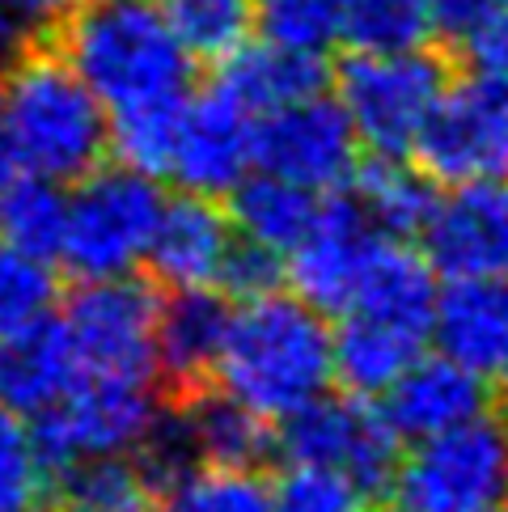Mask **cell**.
<instances>
[{"label":"cell","instance_id":"cell-6","mask_svg":"<svg viewBox=\"0 0 508 512\" xmlns=\"http://www.w3.org/2000/svg\"><path fill=\"white\" fill-rule=\"evenodd\" d=\"M445 94L449 68L428 47L352 51L335 77V98L348 111L360 144L377 157H407L420 149Z\"/></svg>","mask_w":508,"mask_h":512},{"label":"cell","instance_id":"cell-20","mask_svg":"<svg viewBox=\"0 0 508 512\" xmlns=\"http://www.w3.org/2000/svg\"><path fill=\"white\" fill-rule=\"evenodd\" d=\"M81 381V364L60 326V314L34 331L0 343V402L17 415H43Z\"/></svg>","mask_w":508,"mask_h":512},{"label":"cell","instance_id":"cell-16","mask_svg":"<svg viewBox=\"0 0 508 512\" xmlns=\"http://www.w3.org/2000/svg\"><path fill=\"white\" fill-rule=\"evenodd\" d=\"M381 411L390 415L394 432L407 445L428 441L487 415V381L445 352H424L381 394Z\"/></svg>","mask_w":508,"mask_h":512},{"label":"cell","instance_id":"cell-10","mask_svg":"<svg viewBox=\"0 0 508 512\" xmlns=\"http://www.w3.org/2000/svg\"><path fill=\"white\" fill-rule=\"evenodd\" d=\"M415 157L445 187L508 178V77L475 72L449 85Z\"/></svg>","mask_w":508,"mask_h":512},{"label":"cell","instance_id":"cell-31","mask_svg":"<svg viewBox=\"0 0 508 512\" xmlns=\"http://www.w3.org/2000/svg\"><path fill=\"white\" fill-rule=\"evenodd\" d=\"M428 34H437L428 0H352L343 43L352 51H403L424 47Z\"/></svg>","mask_w":508,"mask_h":512},{"label":"cell","instance_id":"cell-22","mask_svg":"<svg viewBox=\"0 0 508 512\" xmlns=\"http://www.w3.org/2000/svg\"><path fill=\"white\" fill-rule=\"evenodd\" d=\"M216 81H221L229 94H238L250 111L263 119L288 102L322 94L326 68H322V56H314V51H297V47L259 39V43H246L238 56H229Z\"/></svg>","mask_w":508,"mask_h":512},{"label":"cell","instance_id":"cell-19","mask_svg":"<svg viewBox=\"0 0 508 512\" xmlns=\"http://www.w3.org/2000/svg\"><path fill=\"white\" fill-rule=\"evenodd\" d=\"M229 314L233 305L216 297V288L170 292L166 297V305H161V381L174 394H195L212 386Z\"/></svg>","mask_w":508,"mask_h":512},{"label":"cell","instance_id":"cell-27","mask_svg":"<svg viewBox=\"0 0 508 512\" xmlns=\"http://www.w3.org/2000/svg\"><path fill=\"white\" fill-rule=\"evenodd\" d=\"M68 225V182L47 174H22L0 195V237L22 250L47 254L60 263V242Z\"/></svg>","mask_w":508,"mask_h":512},{"label":"cell","instance_id":"cell-24","mask_svg":"<svg viewBox=\"0 0 508 512\" xmlns=\"http://www.w3.org/2000/svg\"><path fill=\"white\" fill-rule=\"evenodd\" d=\"M424 166L415 170L403 157H377L365 161L348 182V195L360 204V212L373 221V229L390 237H420L432 208H437V187Z\"/></svg>","mask_w":508,"mask_h":512},{"label":"cell","instance_id":"cell-25","mask_svg":"<svg viewBox=\"0 0 508 512\" xmlns=\"http://www.w3.org/2000/svg\"><path fill=\"white\" fill-rule=\"evenodd\" d=\"M157 512H271V483L259 466L199 462L170 474Z\"/></svg>","mask_w":508,"mask_h":512},{"label":"cell","instance_id":"cell-1","mask_svg":"<svg viewBox=\"0 0 508 512\" xmlns=\"http://www.w3.org/2000/svg\"><path fill=\"white\" fill-rule=\"evenodd\" d=\"M335 381V326L326 309L293 288L233 301L212 390L280 428L331 394Z\"/></svg>","mask_w":508,"mask_h":512},{"label":"cell","instance_id":"cell-13","mask_svg":"<svg viewBox=\"0 0 508 512\" xmlns=\"http://www.w3.org/2000/svg\"><path fill=\"white\" fill-rule=\"evenodd\" d=\"M420 242L445 280H508V178L449 187L432 208Z\"/></svg>","mask_w":508,"mask_h":512},{"label":"cell","instance_id":"cell-5","mask_svg":"<svg viewBox=\"0 0 508 512\" xmlns=\"http://www.w3.org/2000/svg\"><path fill=\"white\" fill-rule=\"evenodd\" d=\"M381 500L390 512H508V419L411 441Z\"/></svg>","mask_w":508,"mask_h":512},{"label":"cell","instance_id":"cell-12","mask_svg":"<svg viewBox=\"0 0 508 512\" xmlns=\"http://www.w3.org/2000/svg\"><path fill=\"white\" fill-rule=\"evenodd\" d=\"M254 170H259V115L221 81L204 94H191L166 178L183 191L229 199Z\"/></svg>","mask_w":508,"mask_h":512},{"label":"cell","instance_id":"cell-3","mask_svg":"<svg viewBox=\"0 0 508 512\" xmlns=\"http://www.w3.org/2000/svg\"><path fill=\"white\" fill-rule=\"evenodd\" d=\"M0 106L30 174H47L72 187L115 149L111 111L60 47L17 51L0 77Z\"/></svg>","mask_w":508,"mask_h":512},{"label":"cell","instance_id":"cell-32","mask_svg":"<svg viewBox=\"0 0 508 512\" xmlns=\"http://www.w3.org/2000/svg\"><path fill=\"white\" fill-rule=\"evenodd\" d=\"M373 491L326 466L288 462L271 483V512H373Z\"/></svg>","mask_w":508,"mask_h":512},{"label":"cell","instance_id":"cell-30","mask_svg":"<svg viewBox=\"0 0 508 512\" xmlns=\"http://www.w3.org/2000/svg\"><path fill=\"white\" fill-rule=\"evenodd\" d=\"M254 5H259V34L271 43L322 56L348 34L352 0H254Z\"/></svg>","mask_w":508,"mask_h":512},{"label":"cell","instance_id":"cell-14","mask_svg":"<svg viewBox=\"0 0 508 512\" xmlns=\"http://www.w3.org/2000/svg\"><path fill=\"white\" fill-rule=\"evenodd\" d=\"M377 237L381 229H373V221L348 191L326 195L318 221L284 259L288 288L339 318L360 284V271H365Z\"/></svg>","mask_w":508,"mask_h":512},{"label":"cell","instance_id":"cell-15","mask_svg":"<svg viewBox=\"0 0 508 512\" xmlns=\"http://www.w3.org/2000/svg\"><path fill=\"white\" fill-rule=\"evenodd\" d=\"M242 229L233 212L221 208L212 195L183 191L166 199L161 225L149 250V271L166 292H195V288H225V271L238 254Z\"/></svg>","mask_w":508,"mask_h":512},{"label":"cell","instance_id":"cell-36","mask_svg":"<svg viewBox=\"0 0 508 512\" xmlns=\"http://www.w3.org/2000/svg\"><path fill=\"white\" fill-rule=\"evenodd\" d=\"M22 174H30L26 170V157H22V144H17L5 106H0V195H5Z\"/></svg>","mask_w":508,"mask_h":512},{"label":"cell","instance_id":"cell-11","mask_svg":"<svg viewBox=\"0 0 508 512\" xmlns=\"http://www.w3.org/2000/svg\"><path fill=\"white\" fill-rule=\"evenodd\" d=\"M360 136L339 98L310 94L259 119V170L293 178L318 195L348 191L360 170Z\"/></svg>","mask_w":508,"mask_h":512},{"label":"cell","instance_id":"cell-23","mask_svg":"<svg viewBox=\"0 0 508 512\" xmlns=\"http://www.w3.org/2000/svg\"><path fill=\"white\" fill-rule=\"evenodd\" d=\"M322 204H326V195L301 187L293 178L271 174V170H254L242 187L229 195V212H233V221H238L242 237L284 254V259H288V250L310 233Z\"/></svg>","mask_w":508,"mask_h":512},{"label":"cell","instance_id":"cell-28","mask_svg":"<svg viewBox=\"0 0 508 512\" xmlns=\"http://www.w3.org/2000/svg\"><path fill=\"white\" fill-rule=\"evenodd\" d=\"M174 34L204 64H225L259 30L254 0H161Z\"/></svg>","mask_w":508,"mask_h":512},{"label":"cell","instance_id":"cell-38","mask_svg":"<svg viewBox=\"0 0 508 512\" xmlns=\"http://www.w3.org/2000/svg\"><path fill=\"white\" fill-rule=\"evenodd\" d=\"M504 415H508V373H504Z\"/></svg>","mask_w":508,"mask_h":512},{"label":"cell","instance_id":"cell-4","mask_svg":"<svg viewBox=\"0 0 508 512\" xmlns=\"http://www.w3.org/2000/svg\"><path fill=\"white\" fill-rule=\"evenodd\" d=\"M166 212L157 174L140 166H98L68 191V225L60 267L77 280L136 276L149 267V250Z\"/></svg>","mask_w":508,"mask_h":512},{"label":"cell","instance_id":"cell-18","mask_svg":"<svg viewBox=\"0 0 508 512\" xmlns=\"http://www.w3.org/2000/svg\"><path fill=\"white\" fill-rule=\"evenodd\" d=\"M432 331L381 314H339L335 326V373L339 386L360 398H381L415 360L424 356Z\"/></svg>","mask_w":508,"mask_h":512},{"label":"cell","instance_id":"cell-17","mask_svg":"<svg viewBox=\"0 0 508 512\" xmlns=\"http://www.w3.org/2000/svg\"><path fill=\"white\" fill-rule=\"evenodd\" d=\"M437 352L466 364L483 381H504L508 373V280L466 276L445 280L432 318Z\"/></svg>","mask_w":508,"mask_h":512},{"label":"cell","instance_id":"cell-21","mask_svg":"<svg viewBox=\"0 0 508 512\" xmlns=\"http://www.w3.org/2000/svg\"><path fill=\"white\" fill-rule=\"evenodd\" d=\"M166 479L144 453L89 457L56 470L51 512H157Z\"/></svg>","mask_w":508,"mask_h":512},{"label":"cell","instance_id":"cell-37","mask_svg":"<svg viewBox=\"0 0 508 512\" xmlns=\"http://www.w3.org/2000/svg\"><path fill=\"white\" fill-rule=\"evenodd\" d=\"M17 30H22V26H17L13 17L0 9V77H5V68H9L13 56H17Z\"/></svg>","mask_w":508,"mask_h":512},{"label":"cell","instance_id":"cell-33","mask_svg":"<svg viewBox=\"0 0 508 512\" xmlns=\"http://www.w3.org/2000/svg\"><path fill=\"white\" fill-rule=\"evenodd\" d=\"M462 47H466V60L475 64V72L508 77V0H496L479 17V26L466 34Z\"/></svg>","mask_w":508,"mask_h":512},{"label":"cell","instance_id":"cell-8","mask_svg":"<svg viewBox=\"0 0 508 512\" xmlns=\"http://www.w3.org/2000/svg\"><path fill=\"white\" fill-rule=\"evenodd\" d=\"M276 449L284 453V462L339 470L369 487L373 496H386L407 441L394 432L381 402L373 407L360 394H326L314 407L284 419L276 428Z\"/></svg>","mask_w":508,"mask_h":512},{"label":"cell","instance_id":"cell-34","mask_svg":"<svg viewBox=\"0 0 508 512\" xmlns=\"http://www.w3.org/2000/svg\"><path fill=\"white\" fill-rule=\"evenodd\" d=\"M428 5H432V17H437V34L462 43L496 0H428Z\"/></svg>","mask_w":508,"mask_h":512},{"label":"cell","instance_id":"cell-7","mask_svg":"<svg viewBox=\"0 0 508 512\" xmlns=\"http://www.w3.org/2000/svg\"><path fill=\"white\" fill-rule=\"evenodd\" d=\"M161 301L140 276L81 280L60 305V326L81 364V377L102 381H161Z\"/></svg>","mask_w":508,"mask_h":512},{"label":"cell","instance_id":"cell-9","mask_svg":"<svg viewBox=\"0 0 508 512\" xmlns=\"http://www.w3.org/2000/svg\"><path fill=\"white\" fill-rule=\"evenodd\" d=\"M166 407L157 398V386L81 377L60 402H51L30 424L39 432L51 466L64 470L72 462H89V457L144 453L161 419H166Z\"/></svg>","mask_w":508,"mask_h":512},{"label":"cell","instance_id":"cell-2","mask_svg":"<svg viewBox=\"0 0 508 512\" xmlns=\"http://www.w3.org/2000/svg\"><path fill=\"white\" fill-rule=\"evenodd\" d=\"M60 51L94 85L111 119L191 98L195 56L174 34L161 0H81L60 22Z\"/></svg>","mask_w":508,"mask_h":512},{"label":"cell","instance_id":"cell-29","mask_svg":"<svg viewBox=\"0 0 508 512\" xmlns=\"http://www.w3.org/2000/svg\"><path fill=\"white\" fill-rule=\"evenodd\" d=\"M56 466L26 415L0 402V512H43Z\"/></svg>","mask_w":508,"mask_h":512},{"label":"cell","instance_id":"cell-26","mask_svg":"<svg viewBox=\"0 0 508 512\" xmlns=\"http://www.w3.org/2000/svg\"><path fill=\"white\" fill-rule=\"evenodd\" d=\"M51 263L56 259L0 237V343L60 314V276Z\"/></svg>","mask_w":508,"mask_h":512},{"label":"cell","instance_id":"cell-35","mask_svg":"<svg viewBox=\"0 0 508 512\" xmlns=\"http://www.w3.org/2000/svg\"><path fill=\"white\" fill-rule=\"evenodd\" d=\"M81 0H0L17 26H47V22H64V17L77 9Z\"/></svg>","mask_w":508,"mask_h":512}]
</instances>
